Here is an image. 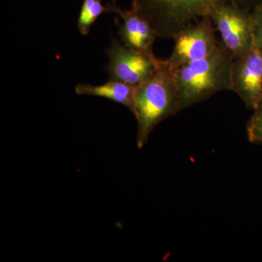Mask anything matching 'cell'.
I'll return each mask as SVG.
<instances>
[{
    "instance_id": "obj_1",
    "label": "cell",
    "mask_w": 262,
    "mask_h": 262,
    "mask_svg": "<svg viewBox=\"0 0 262 262\" xmlns=\"http://www.w3.org/2000/svg\"><path fill=\"white\" fill-rule=\"evenodd\" d=\"M234 58L233 54L220 41L210 56L172 69L181 111L221 91H232Z\"/></svg>"
},
{
    "instance_id": "obj_2",
    "label": "cell",
    "mask_w": 262,
    "mask_h": 262,
    "mask_svg": "<svg viewBox=\"0 0 262 262\" xmlns=\"http://www.w3.org/2000/svg\"><path fill=\"white\" fill-rule=\"evenodd\" d=\"M181 112L173 70L163 59L154 75L136 86L132 113L137 121L136 145L144 147L155 127Z\"/></svg>"
},
{
    "instance_id": "obj_3",
    "label": "cell",
    "mask_w": 262,
    "mask_h": 262,
    "mask_svg": "<svg viewBox=\"0 0 262 262\" xmlns=\"http://www.w3.org/2000/svg\"><path fill=\"white\" fill-rule=\"evenodd\" d=\"M262 0H131L158 37L173 39L184 27L208 16L215 7L232 4L252 10Z\"/></svg>"
},
{
    "instance_id": "obj_4",
    "label": "cell",
    "mask_w": 262,
    "mask_h": 262,
    "mask_svg": "<svg viewBox=\"0 0 262 262\" xmlns=\"http://www.w3.org/2000/svg\"><path fill=\"white\" fill-rule=\"evenodd\" d=\"M208 16L220 32L221 42L234 57L244 54L254 44V20L251 10L222 4L215 7Z\"/></svg>"
},
{
    "instance_id": "obj_5",
    "label": "cell",
    "mask_w": 262,
    "mask_h": 262,
    "mask_svg": "<svg viewBox=\"0 0 262 262\" xmlns=\"http://www.w3.org/2000/svg\"><path fill=\"white\" fill-rule=\"evenodd\" d=\"M215 30L209 16L203 17L181 29L173 38L171 54L165 59L169 67L176 69L210 56L220 43Z\"/></svg>"
},
{
    "instance_id": "obj_6",
    "label": "cell",
    "mask_w": 262,
    "mask_h": 262,
    "mask_svg": "<svg viewBox=\"0 0 262 262\" xmlns=\"http://www.w3.org/2000/svg\"><path fill=\"white\" fill-rule=\"evenodd\" d=\"M106 53L108 58L106 71L110 80L120 81L134 87L149 80L163 61L130 49L113 37Z\"/></svg>"
},
{
    "instance_id": "obj_7",
    "label": "cell",
    "mask_w": 262,
    "mask_h": 262,
    "mask_svg": "<svg viewBox=\"0 0 262 262\" xmlns=\"http://www.w3.org/2000/svg\"><path fill=\"white\" fill-rule=\"evenodd\" d=\"M106 8V13L118 16L115 18L117 34L125 46L147 56L156 57L153 48L158 34L135 5L131 4L130 9H122L116 0H112Z\"/></svg>"
},
{
    "instance_id": "obj_8",
    "label": "cell",
    "mask_w": 262,
    "mask_h": 262,
    "mask_svg": "<svg viewBox=\"0 0 262 262\" xmlns=\"http://www.w3.org/2000/svg\"><path fill=\"white\" fill-rule=\"evenodd\" d=\"M232 91L246 107L255 110L262 100V55L256 45L234 57L232 67Z\"/></svg>"
},
{
    "instance_id": "obj_9",
    "label": "cell",
    "mask_w": 262,
    "mask_h": 262,
    "mask_svg": "<svg viewBox=\"0 0 262 262\" xmlns=\"http://www.w3.org/2000/svg\"><path fill=\"white\" fill-rule=\"evenodd\" d=\"M136 87L120 81L110 80L101 84H77L75 93L79 96L104 98L123 105L132 113Z\"/></svg>"
},
{
    "instance_id": "obj_10",
    "label": "cell",
    "mask_w": 262,
    "mask_h": 262,
    "mask_svg": "<svg viewBox=\"0 0 262 262\" xmlns=\"http://www.w3.org/2000/svg\"><path fill=\"white\" fill-rule=\"evenodd\" d=\"M103 0H83L77 20V28L83 36H87L98 18L106 13Z\"/></svg>"
},
{
    "instance_id": "obj_11",
    "label": "cell",
    "mask_w": 262,
    "mask_h": 262,
    "mask_svg": "<svg viewBox=\"0 0 262 262\" xmlns=\"http://www.w3.org/2000/svg\"><path fill=\"white\" fill-rule=\"evenodd\" d=\"M246 131L250 142L262 145V100L253 110V115L248 120Z\"/></svg>"
},
{
    "instance_id": "obj_12",
    "label": "cell",
    "mask_w": 262,
    "mask_h": 262,
    "mask_svg": "<svg viewBox=\"0 0 262 262\" xmlns=\"http://www.w3.org/2000/svg\"><path fill=\"white\" fill-rule=\"evenodd\" d=\"M254 20V42L262 55V2L251 10Z\"/></svg>"
}]
</instances>
